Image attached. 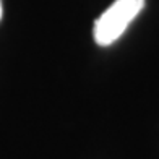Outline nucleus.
Masks as SVG:
<instances>
[{"label":"nucleus","instance_id":"f257e3e1","mask_svg":"<svg viewBox=\"0 0 159 159\" xmlns=\"http://www.w3.org/2000/svg\"><path fill=\"white\" fill-rule=\"evenodd\" d=\"M144 0H115L94 21L93 36L99 46H111L125 33L128 25L140 15Z\"/></svg>","mask_w":159,"mask_h":159},{"label":"nucleus","instance_id":"f03ea898","mask_svg":"<svg viewBox=\"0 0 159 159\" xmlns=\"http://www.w3.org/2000/svg\"><path fill=\"white\" fill-rule=\"evenodd\" d=\"M2 15H3V5H2V0H0V20H2Z\"/></svg>","mask_w":159,"mask_h":159}]
</instances>
